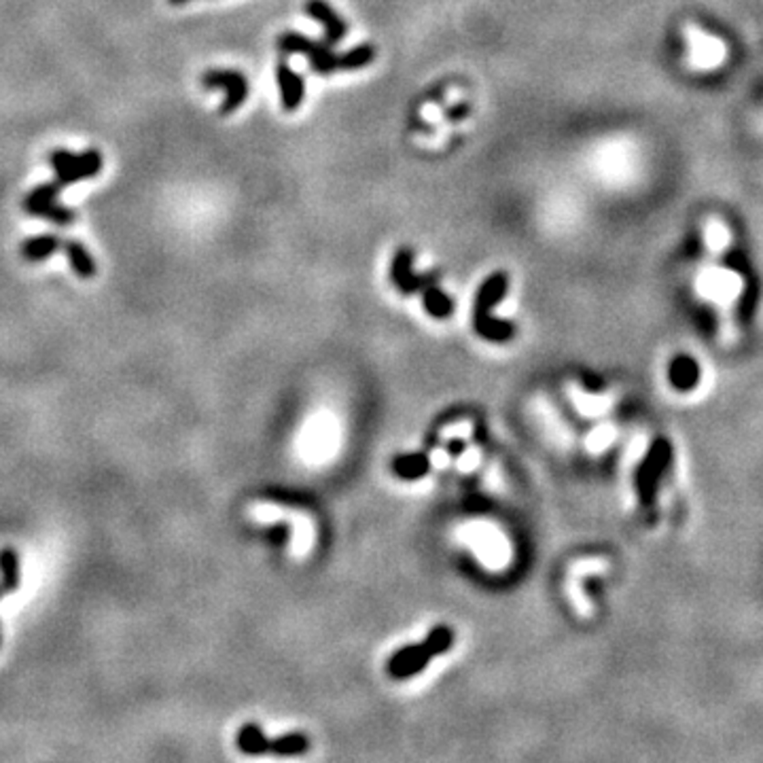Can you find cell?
<instances>
[{"label": "cell", "mask_w": 763, "mask_h": 763, "mask_svg": "<svg viewBox=\"0 0 763 763\" xmlns=\"http://www.w3.org/2000/svg\"><path fill=\"white\" fill-rule=\"evenodd\" d=\"M66 187L57 181L41 183V185L30 189L22 200L24 213L30 216H37V219H45L47 223H51V225L70 227L72 223L77 221V213L72 208L60 204V193Z\"/></svg>", "instance_id": "cell-5"}, {"label": "cell", "mask_w": 763, "mask_h": 763, "mask_svg": "<svg viewBox=\"0 0 763 763\" xmlns=\"http://www.w3.org/2000/svg\"><path fill=\"white\" fill-rule=\"evenodd\" d=\"M509 291V276L505 272H495L484 280L476 295V304H473V329L479 338L486 341H509L516 335V325L511 320L495 319L492 310Z\"/></svg>", "instance_id": "cell-1"}, {"label": "cell", "mask_w": 763, "mask_h": 763, "mask_svg": "<svg viewBox=\"0 0 763 763\" xmlns=\"http://www.w3.org/2000/svg\"><path fill=\"white\" fill-rule=\"evenodd\" d=\"M276 78H278L282 109H285L287 113H293V110H298L301 102H304V78H301L287 62H278V66H276Z\"/></svg>", "instance_id": "cell-11"}, {"label": "cell", "mask_w": 763, "mask_h": 763, "mask_svg": "<svg viewBox=\"0 0 763 763\" xmlns=\"http://www.w3.org/2000/svg\"><path fill=\"white\" fill-rule=\"evenodd\" d=\"M454 644V632L450 626H435L424 638L423 643L412 644V647H403L394 653L386 664V673L392 676V679L403 681L410 679V676L418 674L420 670L429 666V662L435 655H442L445 651H450Z\"/></svg>", "instance_id": "cell-2"}, {"label": "cell", "mask_w": 763, "mask_h": 763, "mask_svg": "<svg viewBox=\"0 0 763 763\" xmlns=\"http://www.w3.org/2000/svg\"><path fill=\"white\" fill-rule=\"evenodd\" d=\"M47 162L54 168L56 181L62 183L64 187L96 179L104 168V157L98 149H85L81 153L68 149H54L49 151Z\"/></svg>", "instance_id": "cell-4"}, {"label": "cell", "mask_w": 763, "mask_h": 763, "mask_svg": "<svg viewBox=\"0 0 763 763\" xmlns=\"http://www.w3.org/2000/svg\"><path fill=\"white\" fill-rule=\"evenodd\" d=\"M673 444L666 437H655L651 442L647 454H644V458L636 469V492L643 507H651L655 503L657 488H660L664 473L673 463Z\"/></svg>", "instance_id": "cell-3"}, {"label": "cell", "mask_w": 763, "mask_h": 763, "mask_svg": "<svg viewBox=\"0 0 763 763\" xmlns=\"http://www.w3.org/2000/svg\"><path fill=\"white\" fill-rule=\"evenodd\" d=\"M469 113V107H466V104H463V107H458V109H452L450 110V121H458V120H463V117Z\"/></svg>", "instance_id": "cell-19"}, {"label": "cell", "mask_w": 763, "mask_h": 763, "mask_svg": "<svg viewBox=\"0 0 763 763\" xmlns=\"http://www.w3.org/2000/svg\"><path fill=\"white\" fill-rule=\"evenodd\" d=\"M62 251L68 259L72 272H75L81 280H91L98 274L96 259L91 256L89 248L78 240H66L62 242Z\"/></svg>", "instance_id": "cell-13"}, {"label": "cell", "mask_w": 763, "mask_h": 763, "mask_svg": "<svg viewBox=\"0 0 763 763\" xmlns=\"http://www.w3.org/2000/svg\"><path fill=\"white\" fill-rule=\"evenodd\" d=\"M60 248H62L60 235L38 234V235H30V238H26L22 242V246H19V253H22V256L28 263H41L45 259H49V256L56 251H60Z\"/></svg>", "instance_id": "cell-14"}, {"label": "cell", "mask_w": 763, "mask_h": 763, "mask_svg": "<svg viewBox=\"0 0 763 763\" xmlns=\"http://www.w3.org/2000/svg\"><path fill=\"white\" fill-rule=\"evenodd\" d=\"M0 575H3V583L9 585L13 591L19 588V583H22V569H19V554L16 549H0Z\"/></svg>", "instance_id": "cell-17"}, {"label": "cell", "mask_w": 763, "mask_h": 763, "mask_svg": "<svg viewBox=\"0 0 763 763\" xmlns=\"http://www.w3.org/2000/svg\"><path fill=\"white\" fill-rule=\"evenodd\" d=\"M304 11L314 19V22H319L322 28H325V45L333 47V45L344 41L348 26L344 19L333 11V6L329 5L327 0H306Z\"/></svg>", "instance_id": "cell-10"}, {"label": "cell", "mask_w": 763, "mask_h": 763, "mask_svg": "<svg viewBox=\"0 0 763 763\" xmlns=\"http://www.w3.org/2000/svg\"><path fill=\"white\" fill-rule=\"evenodd\" d=\"M392 471L394 476L401 479H418L423 477L426 471H429V456L424 454H401L392 460Z\"/></svg>", "instance_id": "cell-15"}, {"label": "cell", "mask_w": 763, "mask_h": 763, "mask_svg": "<svg viewBox=\"0 0 763 763\" xmlns=\"http://www.w3.org/2000/svg\"><path fill=\"white\" fill-rule=\"evenodd\" d=\"M373 60H376V47H371V45H359V47H352L341 54V72L361 70Z\"/></svg>", "instance_id": "cell-18"}, {"label": "cell", "mask_w": 763, "mask_h": 763, "mask_svg": "<svg viewBox=\"0 0 763 763\" xmlns=\"http://www.w3.org/2000/svg\"><path fill=\"white\" fill-rule=\"evenodd\" d=\"M9 591H13V590L9 588V585H6V583H3V581H0V598H3L5 594H9ZM0 643H3V634H0Z\"/></svg>", "instance_id": "cell-20"}, {"label": "cell", "mask_w": 763, "mask_h": 763, "mask_svg": "<svg viewBox=\"0 0 763 763\" xmlns=\"http://www.w3.org/2000/svg\"><path fill=\"white\" fill-rule=\"evenodd\" d=\"M668 380L679 392H689L700 384V365L689 354H679L668 367Z\"/></svg>", "instance_id": "cell-12"}, {"label": "cell", "mask_w": 763, "mask_h": 763, "mask_svg": "<svg viewBox=\"0 0 763 763\" xmlns=\"http://www.w3.org/2000/svg\"><path fill=\"white\" fill-rule=\"evenodd\" d=\"M200 83L204 89L223 91V94H225V100H223L219 109L223 117L232 115L238 109H242V104H245L248 98V78L242 75L240 70L208 68L200 77Z\"/></svg>", "instance_id": "cell-8"}, {"label": "cell", "mask_w": 763, "mask_h": 763, "mask_svg": "<svg viewBox=\"0 0 763 763\" xmlns=\"http://www.w3.org/2000/svg\"><path fill=\"white\" fill-rule=\"evenodd\" d=\"M278 49L287 56H304L317 75L341 72V56H335L325 43L312 41L299 32H282L278 37Z\"/></svg>", "instance_id": "cell-7"}, {"label": "cell", "mask_w": 763, "mask_h": 763, "mask_svg": "<svg viewBox=\"0 0 763 763\" xmlns=\"http://www.w3.org/2000/svg\"><path fill=\"white\" fill-rule=\"evenodd\" d=\"M391 280L403 295H413V293H423L426 287L435 285L437 276L435 274L418 276L416 272H413L412 248H399L391 263Z\"/></svg>", "instance_id": "cell-9"}, {"label": "cell", "mask_w": 763, "mask_h": 763, "mask_svg": "<svg viewBox=\"0 0 763 763\" xmlns=\"http://www.w3.org/2000/svg\"><path fill=\"white\" fill-rule=\"evenodd\" d=\"M235 745L242 753L246 755H263V753H274L280 755V758H288V755H304L308 748H310V740L304 734H287L280 736V738L269 740L263 734L261 726L256 723H246L235 736Z\"/></svg>", "instance_id": "cell-6"}, {"label": "cell", "mask_w": 763, "mask_h": 763, "mask_svg": "<svg viewBox=\"0 0 763 763\" xmlns=\"http://www.w3.org/2000/svg\"><path fill=\"white\" fill-rule=\"evenodd\" d=\"M423 304L424 310L435 319H447L454 312V301L450 295H445L437 285L426 287L423 291Z\"/></svg>", "instance_id": "cell-16"}, {"label": "cell", "mask_w": 763, "mask_h": 763, "mask_svg": "<svg viewBox=\"0 0 763 763\" xmlns=\"http://www.w3.org/2000/svg\"><path fill=\"white\" fill-rule=\"evenodd\" d=\"M168 3H172V5H185V3H189V0H168Z\"/></svg>", "instance_id": "cell-21"}]
</instances>
